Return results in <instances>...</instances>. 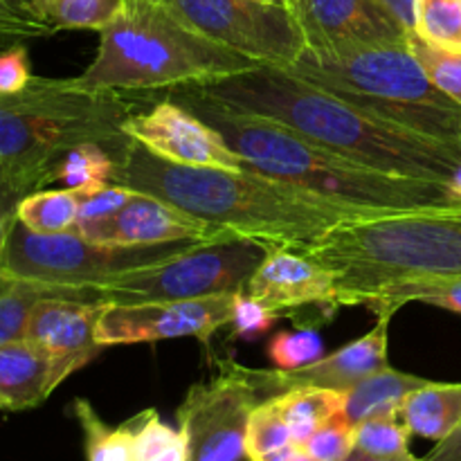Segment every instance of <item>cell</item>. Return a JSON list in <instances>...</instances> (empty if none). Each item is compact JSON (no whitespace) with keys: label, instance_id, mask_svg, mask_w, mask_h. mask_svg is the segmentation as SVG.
I'll list each match as a JSON object with an SVG mask.
<instances>
[{"label":"cell","instance_id":"1","mask_svg":"<svg viewBox=\"0 0 461 461\" xmlns=\"http://www.w3.org/2000/svg\"><path fill=\"white\" fill-rule=\"evenodd\" d=\"M183 88L286 126L329 151L385 174L450 185L461 169V149L372 120L279 66L261 63L250 70L183 84Z\"/></svg>","mask_w":461,"mask_h":461},{"label":"cell","instance_id":"2","mask_svg":"<svg viewBox=\"0 0 461 461\" xmlns=\"http://www.w3.org/2000/svg\"><path fill=\"white\" fill-rule=\"evenodd\" d=\"M117 185L162 198L219 232L306 250L333 225L358 214L293 185L243 167H185L129 140L117 160Z\"/></svg>","mask_w":461,"mask_h":461},{"label":"cell","instance_id":"3","mask_svg":"<svg viewBox=\"0 0 461 461\" xmlns=\"http://www.w3.org/2000/svg\"><path fill=\"white\" fill-rule=\"evenodd\" d=\"M167 97L214 126L250 169L356 212L358 216L461 205V198L448 183L405 178L372 169L354 158L333 153L293 133L286 126L225 108L183 86L167 88Z\"/></svg>","mask_w":461,"mask_h":461},{"label":"cell","instance_id":"4","mask_svg":"<svg viewBox=\"0 0 461 461\" xmlns=\"http://www.w3.org/2000/svg\"><path fill=\"white\" fill-rule=\"evenodd\" d=\"M129 115L120 95L75 77H34L21 93L0 95V210L16 214L23 198L52 185L59 162L79 144L97 142L120 160Z\"/></svg>","mask_w":461,"mask_h":461},{"label":"cell","instance_id":"5","mask_svg":"<svg viewBox=\"0 0 461 461\" xmlns=\"http://www.w3.org/2000/svg\"><path fill=\"white\" fill-rule=\"evenodd\" d=\"M259 61L216 41L183 21L169 5L124 0L120 12L99 30L93 63L75 77L95 90H167L210 77L232 75Z\"/></svg>","mask_w":461,"mask_h":461},{"label":"cell","instance_id":"6","mask_svg":"<svg viewBox=\"0 0 461 461\" xmlns=\"http://www.w3.org/2000/svg\"><path fill=\"white\" fill-rule=\"evenodd\" d=\"M284 70L372 120L461 149V106L437 88L408 43L342 54L304 48Z\"/></svg>","mask_w":461,"mask_h":461},{"label":"cell","instance_id":"7","mask_svg":"<svg viewBox=\"0 0 461 461\" xmlns=\"http://www.w3.org/2000/svg\"><path fill=\"white\" fill-rule=\"evenodd\" d=\"M302 252L338 275L340 306L394 279L461 275V205L347 219Z\"/></svg>","mask_w":461,"mask_h":461},{"label":"cell","instance_id":"8","mask_svg":"<svg viewBox=\"0 0 461 461\" xmlns=\"http://www.w3.org/2000/svg\"><path fill=\"white\" fill-rule=\"evenodd\" d=\"M273 243L248 237H216L156 261L129 270L99 284L102 302H167L201 300L246 291L261 261L273 250Z\"/></svg>","mask_w":461,"mask_h":461},{"label":"cell","instance_id":"9","mask_svg":"<svg viewBox=\"0 0 461 461\" xmlns=\"http://www.w3.org/2000/svg\"><path fill=\"white\" fill-rule=\"evenodd\" d=\"M194 243L196 239L158 246H106L81 237L77 230L59 234L32 232L14 219L0 275L45 286L97 288L115 275L156 264Z\"/></svg>","mask_w":461,"mask_h":461},{"label":"cell","instance_id":"10","mask_svg":"<svg viewBox=\"0 0 461 461\" xmlns=\"http://www.w3.org/2000/svg\"><path fill=\"white\" fill-rule=\"evenodd\" d=\"M261 401L266 399L243 365L216 360L214 376L189 387L176 412L187 441V461L246 459L248 421Z\"/></svg>","mask_w":461,"mask_h":461},{"label":"cell","instance_id":"11","mask_svg":"<svg viewBox=\"0 0 461 461\" xmlns=\"http://www.w3.org/2000/svg\"><path fill=\"white\" fill-rule=\"evenodd\" d=\"M165 5L203 36L259 63L288 68L306 48L286 5L264 0H165Z\"/></svg>","mask_w":461,"mask_h":461},{"label":"cell","instance_id":"12","mask_svg":"<svg viewBox=\"0 0 461 461\" xmlns=\"http://www.w3.org/2000/svg\"><path fill=\"white\" fill-rule=\"evenodd\" d=\"M232 295L167 302H106L95 327L102 347L144 345V342L196 338L207 342L221 327L230 324Z\"/></svg>","mask_w":461,"mask_h":461},{"label":"cell","instance_id":"13","mask_svg":"<svg viewBox=\"0 0 461 461\" xmlns=\"http://www.w3.org/2000/svg\"><path fill=\"white\" fill-rule=\"evenodd\" d=\"M313 52L342 54L369 45L408 43L412 32L378 0H286Z\"/></svg>","mask_w":461,"mask_h":461},{"label":"cell","instance_id":"14","mask_svg":"<svg viewBox=\"0 0 461 461\" xmlns=\"http://www.w3.org/2000/svg\"><path fill=\"white\" fill-rule=\"evenodd\" d=\"M135 140L162 160L185 167L243 169L246 162L228 147L223 135L174 99H158L149 111L131 113L122 124Z\"/></svg>","mask_w":461,"mask_h":461},{"label":"cell","instance_id":"15","mask_svg":"<svg viewBox=\"0 0 461 461\" xmlns=\"http://www.w3.org/2000/svg\"><path fill=\"white\" fill-rule=\"evenodd\" d=\"M399 309H378V322L372 331L365 333L358 340L349 342L338 349L336 354L324 356L318 363L306 367L284 372V369H248V376L255 383L264 399L277 396L293 387H331V390L349 392L356 383L387 367V338L390 324Z\"/></svg>","mask_w":461,"mask_h":461},{"label":"cell","instance_id":"16","mask_svg":"<svg viewBox=\"0 0 461 461\" xmlns=\"http://www.w3.org/2000/svg\"><path fill=\"white\" fill-rule=\"evenodd\" d=\"M104 304L99 300L45 297L32 311L25 338L50 356L57 387L104 349L95 338Z\"/></svg>","mask_w":461,"mask_h":461},{"label":"cell","instance_id":"17","mask_svg":"<svg viewBox=\"0 0 461 461\" xmlns=\"http://www.w3.org/2000/svg\"><path fill=\"white\" fill-rule=\"evenodd\" d=\"M81 237L106 246H158L171 241H207L216 237H234V234L219 232L214 225L187 214L180 207L135 192L131 201L117 214L97 223L79 225L75 228Z\"/></svg>","mask_w":461,"mask_h":461},{"label":"cell","instance_id":"18","mask_svg":"<svg viewBox=\"0 0 461 461\" xmlns=\"http://www.w3.org/2000/svg\"><path fill=\"white\" fill-rule=\"evenodd\" d=\"M246 293L277 313L300 306H340L338 275L320 261L311 259L306 252H295L284 246H275L268 252L248 279Z\"/></svg>","mask_w":461,"mask_h":461},{"label":"cell","instance_id":"19","mask_svg":"<svg viewBox=\"0 0 461 461\" xmlns=\"http://www.w3.org/2000/svg\"><path fill=\"white\" fill-rule=\"evenodd\" d=\"M54 390L52 360L36 342L23 338L0 347V410H32Z\"/></svg>","mask_w":461,"mask_h":461},{"label":"cell","instance_id":"20","mask_svg":"<svg viewBox=\"0 0 461 461\" xmlns=\"http://www.w3.org/2000/svg\"><path fill=\"white\" fill-rule=\"evenodd\" d=\"M410 302L439 306L461 315V275H423L403 277L367 291L354 293L345 300V306H369V309H401Z\"/></svg>","mask_w":461,"mask_h":461},{"label":"cell","instance_id":"21","mask_svg":"<svg viewBox=\"0 0 461 461\" xmlns=\"http://www.w3.org/2000/svg\"><path fill=\"white\" fill-rule=\"evenodd\" d=\"M401 419L412 435L435 444L453 435L461 423V383H432L410 392Z\"/></svg>","mask_w":461,"mask_h":461},{"label":"cell","instance_id":"22","mask_svg":"<svg viewBox=\"0 0 461 461\" xmlns=\"http://www.w3.org/2000/svg\"><path fill=\"white\" fill-rule=\"evenodd\" d=\"M426 383V378L399 372L387 365L381 372L363 378L347 392L345 417L354 426L372 417H401V408L410 392Z\"/></svg>","mask_w":461,"mask_h":461},{"label":"cell","instance_id":"23","mask_svg":"<svg viewBox=\"0 0 461 461\" xmlns=\"http://www.w3.org/2000/svg\"><path fill=\"white\" fill-rule=\"evenodd\" d=\"M45 297L99 300V293L97 288L45 286V284L23 282V279H12L0 275V347L25 338L32 311Z\"/></svg>","mask_w":461,"mask_h":461},{"label":"cell","instance_id":"24","mask_svg":"<svg viewBox=\"0 0 461 461\" xmlns=\"http://www.w3.org/2000/svg\"><path fill=\"white\" fill-rule=\"evenodd\" d=\"M279 414L291 430L293 444L304 446V441L318 430L320 426L345 412L347 392L331 390V387H293L273 396Z\"/></svg>","mask_w":461,"mask_h":461},{"label":"cell","instance_id":"25","mask_svg":"<svg viewBox=\"0 0 461 461\" xmlns=\"http://www.w3.org/2000/svg\"><path fill=\"white\" fill-rule=\"evenodd\" d=\"M115 180L117 158L97 142H84L70 149L54 171V183H61L79 196L115 185Z\"/></svg>","mask_w":461,"mask_h":461},{"label":"cell","instance_id":"26","mask_svg":"<svg viewBox=\"0 0 461 461\" xmlns=\"http://www.w3.org/2000/svg\"><path fill=\"white\" fill-rule=\"evenodd\" d=\"M16 219L32 232H70L79 219V194L68 187L32 192L16 205Z\"/></svg>","mask_w":461,"mask_h":461},{"label":"cell","instance_id":"27","mask_svg":"<svg viewBox=\"0 0 461 461\" xmlns=\"http://www.w3.org/2000/svg\"><path fill=\"white\" fill-rule=\"evenodd\" d=\"M72 410L84 430L88 461H133L135 417L122 426L108 428L86 399H77Z\"/></svg>","mask_w":461,"mask_h":461},{"label":"cell","instance_id":"28","mask_svg":"<svg viewBox=\"0 0 461 461\" xmlns=\"http://www.w3.org/2000/svg\"><path fill=\"white\" fill-rule=\"evenodd\" d=\"M124 0H34V14L52 32L104 30Z\"/></svg>","mask_w":461,"mask_h":461},{"label":"cell","instance_id":"29","mask_svg":"<svg viewBox=\"0 0 461 461\" xmlns=\"http://www.w3.org/2000/svg\"><path fill=\"white\" fill-rule=\"evenodd\" d=\"M133 461H187L185 435L160 421L156 410H144L135 417Z\"/></svg>","mask_w":461,"mask_h":461},{"label":"cell","instance_id":"30","mask_svg":"<svg viewBox=\"0 0 461 461\" xmlns=\"http://www.w3.org/2000/svg\"><path fill=\"white\" fill-rule=\"evenodd\" d=\"M414 34L437 48L461 52V0H417Z\"/></svg>","mask_w":461,"mask_h":461},{"label":"cell","instance_id":"31","mask_svg":"<svg viewBox=\"0 0 461 461\" xmlns=\"http://www.w3.org/2000/svg\"><path fill=\"white\" fill-rule=\"evenodd\" d=\"M408 426L401 417H372L356 423V450L372 457H399L410 453Z\"/></svg>","mask_w":461,"mask_h":461},{"label":"cell","instance_id":"32","mask_svg":"<svg viewBox=\"0 0 461 461\" xmlns=\"http://www.w3.org/2000/svg\"><path fill=\"white\" fill-rule=\"evenodd\" d=\"M293 444L291 430H288L286 421L279 414L277 405H275L273 396L261 401L250 414L246 432V459L255 461L264 455L282 450Z\"/></svg>","mask_w":461,"mask_h":461},{"label":"cell","instance_id":"33","mask_svg":"<svg viewBox=\"0 0 461 461\" xmlns=\"http://www.w3.org/2000/svg\"><path fill=\"white\" fill-rule=\"evenodd\" d=\"M408 45L423 66V70L428 72V77L435 81L437 88L444 90L450 99H455L461 106V52L426 43L414 32L410 34Z\"/></svg>","mask_w":461,"mask_h":461},{"label":"cell","instance_id":"34","mask_svg":"<svg viewBox=\"0 0 461 461\" xmlns=\"http://www.w3.org/2000/svg\"><path fill=\"white\" fill-rule=\"evenodd\" d=\"M268 356L275 367L293 372V369L306 367L324 358V342L315 329L282 331L270 340Z\"/></svg>","mask_w":461,"mask_h":461},{"label":"cell","instance_id":"35","mask_svg":"<svg viewBox=\"0 0 461 461\" xmlns=\"http://www.w3.org/2000/svg\"><path fill=\"white\" fill-rule=\"evenodd\" d=\"M302 448L318 461H347L356 450V426L345 417V412L336 414L320 426Z\"/></svg>","mask_w":461,"mask_h":461},{"label":"cell","instance_id":"36","mask_svg":"<svg viewBox=\"0 0 461 461\" xmlns=\"http://www.w3.org/2000/svg\"><path fill=\"white\" fill-rule=\"evenodd\" d=\"M279 315L275 309L266 306L264 302H259L257 297H252L250 293L239 291L232 295V313H230V324H232V331L237 338L243 340H257L259 336L268 333L275 327V322L279 320Z\"/></svg>","mask_w":461,"mask_h":461},{"label":"cell","instance_id":"37","mask_svg":"<svg viewBox=\"0 0 461 461\" xmlns=\"http://www.w3.org/2000/svg\"><path fill=\"white\" fill-rule=\"evenodd\" d=\"M133 194L135 189L115 183L99 189V192L79 196V219H77L75 228H79V225L97 223V221H104L108 219V216L117 214V212L131 201Z\"/></svg>","mask_w":461,"mask_h":461},{"label":"cell","instance_id":"38","mask_svg":"<svg viewBox=\"0 0 461 461\" xmlns=\"http://www.w3.org/2000/svg\"><path fill=\"white\" fill-rule=\"evenodd\" d=\"M34 79L30 70V57L23 45L0 52V95H16L27 88V84Z\"/></svg>","mask_w":461,"mask_h":461},{"label":"cell","instance_id":"39","mask_svg":"<svg viewBox=\"0 0 461 461\" xmlns=\"http://www.w3.org/2000/svg\"><path fill=\"white\" fill-rule=\"evenodd\" d=\"M54 34L39 18L16 12L0 0V39H30V36Z\"/></svg>","mask_w":461,"mask_h":461},{"label":"cell","instance_id":"40","mask_svg":"<svg viewBox=\"0 0 461 461\" xmlns=\"http://www.w3.org/2000/svg\"><path fill=\"white\" fill-rule=\"evenodd\" d=\"M428 461H461V423L457 430L428 453Z\"/></svg>","mask_w":461,"mask_h":461},{"label":"cell","instance_id":"41","mask_svg":"<svg viewBox=\"0 0 461 461\" xmlns=\"http://www.w3.org/2000/svg\"><path fill=\"white\" fill-rule=\"evenodd\" d=\"M378 3L390 9L405 30L414 32V9H417V0H378Z\"/></svg>","mask_w":461,"mask_h":461},{"label":"cell","instance_id":"42","mask_svg":"<svg viewBox=\"0 0 461 461\" xmlns=\"http://www.w3.org/2000/svg\"><path fill=\"white\" fill-rule=\"evenodd\" d=\"M255 461H318L315 457H311L302 446L291 444L282 450H275V453L264 455V457L255 459Z\"/></svg>","mask_w":461,"mask_h":461},{"label":"cell","instance_id":"43","mask_svg":"<svg viewBox=\"0 0 461 461\" xmlns=\"http://www.w3.org/2000/svg\"><path fill=\"white\" fill-rule=\"evenodd\" d=\"M347 461H428V459L414 457L412 453L399 455V457H372V455H365V453H358V450H354V453L347 457Z\"/></svg>","mask_w":461,"mask_h":461},{"label":"cell","instance_id":"44","mask_svg":"<svg viewBox=\"0 0 461 461\" xmlns=\"http://www.w3.org/2000/svg\"><path fill=\"white\" fill-rule=\"evenodd\" d=\"M14 219H16V214H7V212L0 210V264H3L5 243H7L9 225H12V221H14Z\"/></svg>","mask_w":461,"mask_h":461},{"label":"cell","instance_id":"45","mask_svg":"<svg viewBox=\"0 0 461 461\" xmlns=\"http://www.w3.org/2000/svg\"><path fill=\"white\" fill-rule=\"evenodd\" d=\"M3 3L9 5V7H12V9H16V12L27 14V16L39 18L34 14V0H3ZM41 23H43V21H41Z\"/></svg>","mask_w":461,"mask_h":461},{"label":"cell","instance_id":"46","mask_svg":"<svg viewBox=\"0 0 461 461\" xmlns=\"http://www.w3.org/2000/svg\"><path fill=\"white\" fill-rule=\"evenodd\" d=\"M264 3H273V5H286V0H264Z\"/></svg>","mask_w":461,"mask_h":461},{"label":"cell","instance_id":"47","mask_svg":"<svg viewBox=\"0 0 461 461\" xmlns=\"http://www.w3.org/2000/svg\"><path fill=\"white\" fill-rule=\"evenodd\" d=\"M153 3H165V0H153Z\"/></svg>","mask_w":461,"mask_h":461}]
</instances>
